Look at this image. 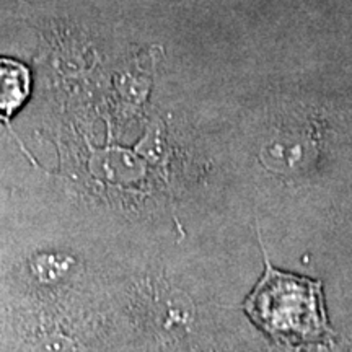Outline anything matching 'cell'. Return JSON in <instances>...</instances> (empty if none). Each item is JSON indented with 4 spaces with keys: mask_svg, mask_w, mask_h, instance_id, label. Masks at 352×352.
Listing matches in <instances>:
<instances>
[{
    "mask_svg": "<svg viewBox=\"0 0 352 352\" xmlns=\"http://www.w3.org/2000/svg\"><path fill=\"white\" fill-rule=\"evenodd\" d=\"M245 311L271 336L287 341H315L328 331L320 280L274 267L264 253V274L245 300Z\"/></svg>",
    "mask_w": 352,
    "mask_h": 352,
    "instance_id": "1",
    "label": "cell"
},
{
    "mask_svg": "<svg viewBox=\"0 0 352 352\" xmlns=\"http://www.w3.org/2000/svg\"><path fill=\"white\" fill-rule=\"evenodd\" d=\"M32 90V76L25 64L0 57V120H8L23 107Z\"/></svg>",
    "mask_w": 352,
    "mask_h": 352,
    "instance_id": "2",
    "label": "cell"
}]
</instances>
